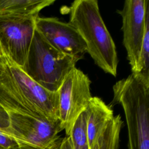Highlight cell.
<instances>
[{
    "label": "cell",
    "instance_id": "obj_1",
    "mask_svg": "<svg viewBox=\"0 0 149 149\" xmlns=\"http://www.w3.org/2000/svg\"><path fill=\"white\" fill-rule=\"evenodd\" d=\"M0 105L7 112L59 121L58 93L49 91L34 81L5 54L1 48Z\"/></svg>",
    "mask_w": 149,
    "mask_h": 149
},
{
    "label": "cell",
    "instance_id": "obj_2",
    "mask_svg": "<svg viewBox=\"0 0 149 149\" xmlns=\"http://www.w3.org/2000/svg\"><path fill=\"white\" fill-rule=\"evenodd\" d=\"M69 23L84 41L87 52L105 73L117 74L116 46L101 17L97 0H75L69 8Z\"/></svg>",
    "mask_w": 149,
    "mask_h": 149
},
{
    "label": "cell",
    "instance_id": "obj_3",
    "mask_svg": "<svg viewBox=\"0 0 149 149\" xmlns=\"http://www.w3.org/2000/svg\"><path fill=\"white\" fill-rule=\"evenodd\" d=\"M79 60L51 45L36 29L23 71L45 90L57 92Z\"/></svg>",
    "mask_w": 149,
    "mask_h": 149
},
{
    "label": "cell",
    "instance_id": "obj_4",
    "mask_svg": "<svg viewBox=\"0 0 149 149\" xmlns=\"http://www.w3.org/2000/svg\"><path fill=\"white\" fill-rule=\"evenodd\" d=\"M17 149H58L63 130L59 121L24 113L8 112Z\"/></svg>",
    "mask_w": 149,
    "mask_h": 149
},
{
    "label": "cell",
    "instance_id": "obj_5",
    "mask_svg": "<svg viewBox=\"0 0 149 149\" xmlns=\"http://www.w3.org/2000/svg\"><path fill=\"white\" fill-rule=\"evenodd\" d=\"M90 84L88 76L75 67L68 74L57 91L58 119L66 136H69L80 114L87 109L92 97Z\"/></svg>",
    "mask_w": 149,
    "mask_h": 149
},
{
    "label": "cell",
    "instance_id": "obj_6",
    "mask_svg": "<svg viewBox=\"0 0 149 149\" xmlns=\"http://www.w3.org/2000/svg\"><path fill=\"white\" fill-rule=\"evenodd\" d=\"M37 17L0 15V47L5 54L21 68L27 61Z\"/></svg>",
    "mask_w": 149,
    "mask_h": 149
},
{
    "label": "cell",
    "instance_id": "obj_7",
    "mask_svg": "<svg viewBox=\"0 0 149 149\" xmlns=\"http://www.w3.org/2000/svg\"><path fill=\"white\" fill-rule=\"evenodd\" d=\"M117 12L122 17L123 44L133 73L138 61L147 18L149 16V1L126 0L123 8Z\"/></svg>",
    "mask_w": 149,
    "mask_h": 149
},
{
    "label": "cell",
    "instance_id": "obj_8",
    "mask_svg": "<svg viewBox=\"0 0 149 149\" xmlns=\"http://www.w3.org/2000/svg\"><path fill=\"white\" fill-rule=\"evenodd\" d=\"M35 24L36 29L45 39L61 52L78 60L82 59L87 52L84 41L69 23L57 17L38 16Z\"/></svg>",
    "mask_w": 149,
    "mask_h": 149
},
{
    "label": "cell",
    "instance_id": "obj_9",
    "mask_svg": "<svg viewBox=\"0 0 149 149\" xmlns=\"http://www.w3.org/2000/svg\"><path fill=\"white\" fill-rule=\"evenodd\" d=\"M86 111L87 134L89 149H91L98 135L113 118V111L98 97H91Z\"/></svg>",
    "mask_w": 149,
    "mask_h": 149
},
{
    "label": "cell",
    "instance_id": "obj_10",
    "mask_svg": "<svg viewBox=\"0 0 149 149\" xmlns=\"http://www.w3.org/2000/svg\"><path fill=\"white\" fill-rule=\"evenodd\" d=\"M55 0H0V15L11 17H36Z\"/></svg>",
    "mask_w": 149,
    "mask_h": 149
},
{
    "label": "cell",
    "instance_id": "obj_11",
    "mask_svg": "<svg viewBox=\"0 0 149 149\" xmlns=\"http://www.w3.org/2000/svg\"><path fill=\"white\" fill-rule=\"evenodd\" d=\"M123 123L120 115L114 116L98 135L91 149H119Z\"/></svg>",
    "mask_w": 149,
    "mask_h": 149
},
{
    "label": "cell",
    "instance_id": "obj_12",
    "mask_svg": "<svg viewBox=\"0 0 149 149\" xmlns=\"http://www.w3.org/2000/svg\"><path fill=\"white\" fill-rule=\"evenodd\" d=\"M68 136L73 149H89L87 134L86 109L78 116Z\"/></svg>",
    "mask_w": 149,
    "mask_h": 149
},
{
    "label": "cell",
    "instance_id": "obj_13",
    "mask_svg": "<svg viewBox=\"0 0 149 149\" xmlns=\"http://www.w3.org/2000/svg\"><path fill=\"white\" fill-rule=\"evenodd\" d=\"M149 83V16L146 20L144 35L142 41L135 71L132 73Z\"/></svg>",
    "mask_w": 149,
    "mask_h": 149
},
{
    "label": "cell",
    "instance_id": "obj_14",
    "mask_svg": "<svg viewBox=\"0 0 149 149\" xmlns=\"http://www.w3.org/2000/svg\"><path fill=\"white\" fill-rule=\"evenodd\" d=\"M0 145L5 149H17V146L13 138L8 112L0 105Z\"/></svg>",
    "mask_w": 149,
    "mask_h": 149
},
{
    "label": "cell",
    "instance_id": "obj_15",
    "mask_svg": "<svg viewBox=\"0 0 149 149\" xmlns=\"http://www.w3.org/2000/svg\"><path fill=\"white\" fill-rule=\"evenodd\" d=\"M58 149H73L70 138L68 136L62 138Z\"/></svg>",
    "mask_w": 149,
    "mask_h": 149
},
{
    "label": "cell",
    "instance_id": "obj_16",
    "mask_svg": "<svg viewBox=\"0 0 149 149\" xmlns=\"http://www.w3.org/2000/svg\"><path fill=\"white\" fill-rule=\"evenodd\" d=\"M0 149H5V148L3 147H2V146L0 145Z\"/></svg>",
    "mask_w": 149,
    "mask_h": 149
},
{
    "label": "cell",
    "instance_id": "obj_17",
    "mask_svg": "<svg viewBox=\"0 0 149 149\" xmlns=\"http://www.w3.org/2000/svg\"><path fill=\"white\" fill-rule=\"evenodd\" d=\"M0 50H1V47H0Z\"/></svg>",
    "mask_w": 149,
    "mask_h": 149
}]
</instances>
